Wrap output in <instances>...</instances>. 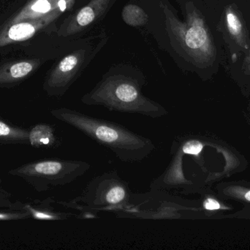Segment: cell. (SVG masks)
Masks as SVG:
<instances>
[{
  "label": "cell",
  "mask_w": 250,
  "mask_h": 250,
  "mask_svg": "<svg viewBox=\"0 0 250 250\" xmlns=\"http://www.w3.org/2000/svg\"><path fill=\"white\" fill-rule=\"evenodd\" d=\"M204 210L208 211H220V210H228L227 206L223 207L221 203L214 198H206L203 204Z\"/></svg>",
  "instance_id": "cell-18"
},
{
  "label": "cell",
  "mask_w": 250,
  "mask_h": 250,
  "mask_svg": "<svg viewBox=\"0 0 250 250\" xmlns=\"http://www.w3.org/2000/svg\"><path fill=\"white\" fill-rule=\"evenodd\" d=\"M32 66L29 63H20L12 66L10 75L13 79H20L32 71Z\"/></svg>",
  "instance_id": "cell-17"
},
{
  "label": "cell",
  "mask_w": 250,
  "mask_h": 250,
  "mask_svg": "<svg viewBox=\"0 0 250 250\" xmlns=\"http://www.w3.org/2000/svg\"><path fill=\"white\" fill-rule=\"evenodd\" d=\"M123 19L131 26H141L146 22L147 16L139 7L133 4L126 5L123 10Z\"/></svg>",
  "instance_id": "cell-11"
},
{
  "label": "cell",
  "mask_w": 250,
  "mask_h": 250,
  "mask_svg": "<svg viewBox=\"0 0 250 250\" xmlns=\"http://www.w3.org/2000/svg\"><path fill=\"white\" fill-rule=\"evenodd\" d=\"M79 58L77 55L70 54L64 57L59 64L58 71L64 76H71L73 72L76 70L79 64Z\"/></svg>",
  "instance_id": "cell-14"
},
{
  "label": "cell",
  "mask_w": 250,
  "mask_h": 250,
  "mask_svg": "<svg viewBox=\"0 0 250 250\" xmlns=\"http://www.w3.org/2000/svg\"><path fill=\"white\" fill-rule=\"evenodd\" d=\"M86 105L101 106L111 111L139 114L152 119L167 115L161 104L144 96L136 81L124 76H111L82 98Z\"/></svg>",
  "instance_id": "cell-2"
},
{
  "label": "cell",
  "mask_w": 250,
  "mask_h": 250,
  "mask_svg": "<svg viewBox=\"0 0 250 250\" xmlns=\"http://www.w3.org/2000/svg\"><path fill=\"white\" fill-rule=\"evenodd\" d=\"M178 37L192 62L200 67L211 66L217 48L204 18L196 10L188 14L186 23H179Z\"/></svg>",
  "instance_id": "cell-5"
},
{
  "label": "cell",
  "mask_w": 250,
  "mask_h": 250,
  "mask_svg": "<svg viewBox=\"0 0 250 250\" xmlns=\"http://www.w3.org/2000/svg\"><path fill=\"white\" fill-rule=\"evenodd\" d=\"M35 32V28L32 25L29 23H19V24L13 25L10 28L8 35L10 39L20 41V40L30 38Z\"/></svg>",
  "instance_id": "cell-13"
},
{
  "label": "cell",
  "mask_w": 250,
  "mask_h": 250,
  "mask_svg": "<svg viewBox=\"0 0 250 250\" xmlns=\"http://www.w3.org/2000/svg\"><path fill=\"white\" fill-rule=\"evenodd\" d=\"M90 169V164L86 161L45 159L23 164L8 173L23 179L37 192H43L71 183Z\"/></svg>",
  "instance_id": "cell-3"
},
{
  "label": "cell",
  "mask_w": 250,
  "mask_h": 250,
  "mask_svg": "<svg viewBox=\"0 0 250 250\" xmlns=\"http://www.w3.org/2000/svg\"><path fill=\"white\" fill-rule=\"evenodd\" d=\"M54 202L52 198H47L42 201H35L34 203L14 204L12 206L13 209L23 210L29 213L32 218L42 221H59L67 219V213L56 211L51 206V203Z\"/></svg>",
  "instance_id": "cell-7"
},
{
  "label": "cell",
  "mask_w": 250,
  "mask_h": 250,
  "mask_svg": "<svg viewBox=\"0 0 250 250\" xmlns=\"http://www.w3.org/2000/svg\"><path fill=\"white\" fill-rule=\"evenodd\" d=\"M223 19L228 33L231 39L241 48L245 49L249 48L250 41L245 20L234 4L226 7Z\"/></svg>",
  "instance_id": "cell-6"
},
{
  "label": "cell",
  "mask_w": 250,
  "mask_h": 250,
  "mask_svg": "<svg viewBox=\"0 0 250 250\" xmlns=\"http://www.w3.org/2000/svg\"><path fill=\"white\" fill-rule=\"evenodd\" d=\"M248 118H249V121L250 123V105L249 107V113H248Z\"/></svg>",
  "instance_id": "cell-21"
},
{
  "label": "cell",
  "mask_w": 250,
  "mask_h": 250,
  "mask_svg": "<svg viewBox=\"0 0 250 250\" xmlns=\"http://www.w3.org/2000/svg\"><path fill=\"white\" fill-rule=\"evenodd\" d=\"M29 131L0 119V145H29Z\"/></svg>",
  "instance_id": "cell-9"
},
{
  "label": "cell",
  "mask_w": 250,
  "mask_h": 250,
  "mask_svg": "<svg viewBox=\"0 0 250 250\" xmlns=\"http://www.w3.org/2000/svg\"><path fill=\"white\" fill-rule=\"evenodd\" d=\"M131 192L127 183L117 172H108L94 178L77 198L59 204L70 208L84 209H121L129 204Z\"/></svg>",
  "instance_id": "cell-4"
},
{
  "label": "cell",
  "mask_w": 250,
  "mask_h": 250,
  "mask_svg": "<svg viewBox=\"0 0 250 250\" xmlns=\"http://www.w3.org/2000/svg\"><path fill=\"white\" fill-rule=\"evenodd\" d=\"M11 211H0V221L26 220L30 218L29 213L23 210L13 209Z\"/></svg>",
  "instance_id": "cell-16"
},
{
  "label": "cell",
  "mask_w": 250,
  "mask_h": 250,
  "mask_svg": "<svg viewBox=\"0 0 250 250\" xmlns=\"http://www.w3.org/2000/svg\"><path fill=\"white\" fill-rule=\"evenodd\" d=\"M59 7H60V9L61 11H64V10H65L66 7H67L65 0H60V1H59Z\"/></svg>",
  "instance_id": "cell-20"
},
{
  "label": "cell",
  "mask_w": 250,
  "mask_h": 250,
  "mask_svg": "<svg viewBox=\"0 0 250 250\" xmlns=\"http://www.w3.org/2000/svg\"><path fill=\"white\" fill-rule=\"evenodd\" d=\"M93 2L89 4V5L82 8L76 16V23L79 26H86L90 24L98 15L99 10L95 7L96 0H94Z\"/></svg>",
  "instance_id": "cell-12"
},
{
  "label": "cell",
  "mask_w": 250,
  "mask_h": 250,
  "mask_svg": "<svg viewBox=\"0 0 250 250\" xmlns=\"http://www.w3.org/2000/svg\"><path fill=\"white\" fill-rule=\"evenodd\" d=\"M51 115L105 147L123 162H140L155 150L148 138L124 126L70 109L51 110Z\"/></svg>",
  "instance_id": "cell-1"
},
{
  "label": "cell",
  "mask_w": 250,
  "mask_h": 250,
  "mask_svg": "<svg viewBox=\"0 0 250 250\" xmlns=\"http://www.w3.org/2000/svg\"><path fill=\"white\" fill-rule=\"evenodd\" d=\"M29 145L36 148L48 147L55 142L52 128L48 125H37L29 131Z\"/></svg>",
  "instance_id": "cell-10"
},
{
  "label": "cell",
  "mask_w": 250,
  "mask_h": 250,
  "mask_svg": "<svg viewBox=\"0 0 250 250\" xmlns=\"http://www.w3.org/2000/svg\"><path fill=\"white\" fill-rule=\"evenodd\" d=\"M204 148V143L201 141L195 139H188L181 146V149L185 154L195 156L198 155Z\"/></svg>",
  "instance_id": "cell-15"
},
{
  "label": "cell",
  "mask_w": 250,
  "mask_h": 250,
  "mask_svg": "<svg viewBox=\"0 0 250 250\" xmlns=\"http://www.w3.org/2000/svg\"><path fill=\"white\" fill-rule=\"evenodd\" d=\"M32 9L35 12L46 13L51 9V4L47 0H38L32 6Z\"/></svg>",
  "instance_id": "cell-19"
},
{
  "label": "cell",
  "mask_w": 250,
  "mask_h": 250,
  "mask_svg": "<svg viewBox=\"0 0 250 250\" xmlns=\"http://www.w3.org/2000/svg\"><path fill=\"white\" fill-rule=\"evenodd\" d=\"M217 191L221 199L239 202L250 211V182H224L217 186Z\"/></svg>",
  "instance_id": "cell-8"
}]
</instances>
